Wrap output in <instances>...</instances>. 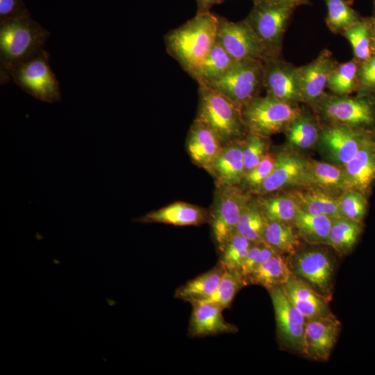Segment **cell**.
<instances>
[{"label": "cell", "mask_w": 375, "mask_h": 375, "mask_svg": "<svg viewBox=\"0 0 375 375\" xmlns=\"http://www.w3.org/2000/svg\"><path fill=\"white\" fill-rule=\"evenodd\" d=\"M236 61L216 41L192 78L199 85H207L222 76Z\"/></svg>", "instance_id": "cell-29"}, {"label": "cell", "mask_w": 375, "mask_h": 375, "mask_svg": "<svg viewBox=\"0 0 375 375\" xmlns=\"http://www.w3.org/2000/svg\"><path fill=\"white\" fill-rule=\"evenodd\" d=\"M343 35L349 40L356 59L365 61L371 56L370 23L360 21L347 29Z\"/></svg>", "instance_id": "cell-40"}, {"label": "cell", "mask_w": 375, "mask_h": 375, "mask_svg": "<svg viewBox=\"0 0 375 375\" xmlns=\"http://www.w3.org/2000/svg\"><path fill=\"white\" fill-rule=\"evenodd\" d=\"M253 243L235 232L219 251V261L228 269L239 270Z\"/></svg>", "instance_id": "cell-38"}, {"label": "cell", "mask_w": 375, "mask_h": 375, "mask_svg": "<svg viewBox=\"0 0 375 375\" xmlns=\"http://www.w3.org/2000/svg\"><path fill=\"white\" fill-rule=\"evenodd\" d=\"M336 65L331 52L324 49L311 62L297 67L303 102L314 104L324 95L329 76Z\"/></svg>", "instance_id": "cell-17"}, {"label": "cell", "mask_w": 375, "mask_h": 375, "mask_svg": "<svg viewBox=\"0 0 375 375\" xmlns=\"http://www.w3.org/2000/svg\"><path fill=\"white\" fill-rule=\"evenodd\" d=\"M199 101L195 119L213 131L225 144L242 139L248 133L242 109L219 92L199 85Z\"/></svg>", "instance_id": "cell-3"}, {"label": "cell", "mask_w": 375, "mask_h": 375, "mask_svg": "<svg viewBox=\"0 0 375 375\" xmlns=\"http://www.w3.org/2000/svg\"><path fill=\"white\" fill-rule=\"evenodd\" d=\"M310 186L335 194L348 190L343 166L331 162L309 160Z\"/></svg>", "instance_id": "cell-30"}, {"label": "cell", "mask_w": 375, "mask_h": 375, "mask_svg": "<svg viewBox=\"0 0 375 375\" xmlns=\"http://www.w3.org/2000/svg\"><path fill=\"white\" fill-rule=\"evenodd\" d=\"M44 49L17 66L11 78L25 92L44 102L60 101L59 83L49 63Z\"/></svg>", "instance_id": "cell-9"}, {"label": "cell", "mask_w": 375, "mask_h": 375, "mask_svg": "<svg viewBox=\"0 0 375 375\" xmlns=\"http://www.w3.org/2000/svg\"><path fill=\"white\" fill-rule=\"evenodd\" d=\"M340 330V323L333 313L308 320L302 353L315 360H328L336 344Z\"/></svg>", "instance_id": "cell-16"}, {"label": "cell", "mask_w": 375, "mask_h": 375, "mask_svg": "<svg viewBox=\"0 0 375 375\" xmlns=\"http://www.w3.org/2000/svg\"><path fill=\"white\" fill-rule=\"evenodd\" d=\"M371 28V45L372 49L375 50V12L372 22H370Z\"/></svg>", "instance_id": "cell-48"}, {"label": "cell", "mask_w": 375, "mask_h": 375, "mask_svg": "<svg viewBox=\"0 0 375 375\" xmlns=\"http://www.w3.org/2000/svg\"><path fill=\"white\" fill-rule=\"evenodd\" d=\"M267 220L256 199L251 197L240 215L236 232L253 244L263 242Z\"/></svg>", "instance_id": "cell-34"}, {"label": "cell", "mask_w": 375, "mask_h": 375, "mask_svg": "<svg viewBox=\"0 0 375 375\" xmlns=\"http://www.w3.org/2000/svg\"><path fill=\"white\" fill-rule=\"evenodd\" d=\"M226 0H196L197 10V13L210 11L212 6L219 4Z\"/></svg>", "instance_id": "cell-46"}, {"label": "cell", "mask_w": 375, "mask_h": 375, "mask_svg": "<svg viewBox=\"0 0 375 375\" xmlns=\"http://www.w3.org/2000/svg\"><path fill=\"white\" fill-rule=\"evenodd\" d=\"M292 268L294 275L329 299L331 295L334 265L326 251L314 249L295 253Z\"/></svg>", "instance_id": "cell-14"}, {"label": "cell", "mask_w": 375, "mask_h": 375, "mask_svg": "<svg viewBox=\"0 0 375 375\" xmlns=\"http://www.w3.org/2000/svg\"><path fill=\"white\" fill-rule=\"evenodd\" d=\"M251 198L250 193L238 185L217 188L208 222L219 251L236 232L240 215Z\"/></svg>", "instance_id": "cell-8"}, {"label": "cell", "mask_w": 375, "mask_h": 375, "mask_svg": "<svg viewBox=\"0 0 375 375\" xmlns=\"http://www.w3.org/2000/svg\"><path fill=\"white\" fill-rule=\"evenodd\" d=\"M358 80L360 85L365 89L375 88V54L363 61L358 69Z\"/></svg>", "instance_id": "cell-44"}, {"label": "cell", "mask_w": 375, "mask_h": 375, "mask_svg": "<svg viewBox=\"0 0 375 375\" xmlns=\"http://www.w3.org/2000/svg\"><path fill=\"white\" fill-rule=\"evenodd\" d=\"M284 131L291 147L307 149L318 142L321 129L312 116L302 111Z\"/></svg>", "instance_id": "cell-31"}, {"label": "cell", "mask_w": 375, "mask_h": 375, "mask_svg": "<svg viewBox=\"0 0 375 375\" xmlns=\"http://www.w3.org/2000/svg\"><path fill=\"white\" fill-rule=\"evenodd\" d=\"M288 260L276 253L257 267L247 278L248 284H256L267 290L284 285L293 275Z\"/></svg>", "instance_id": "cell-25"}, {"label": "cell", "mask_w": 375, "mask_h": 375, "mask_svg": "<svg viewBox=\"0 0 375 375\" xmlns=\"http://www.w3.org/2000/svg\"><path fill=\"white\" fill-rule=\"evenodd\" d=\"M28 11L22 0H0V21Z\"/></svg>", "instance_id": "cell-45"}, {"label": "cell", "mask_w": 375, "mask_h": 375, "mask_svg": "<svg viewBox=\"0 0 375 375\" xmlns=\"http://www.w3.org/2000/svg\"><path fill=\"white\" fill-rule=\"evenodd\" d=\"M314 105L331 124L374 133L375 100L370 97L324 94Z\"/></svg>", "instance_id": "cell-5"}, {"label": "cell", "mask_w": 375, "mask_h": 375, "mask_svg": "<svg viewBox=\"0 0 375 375\" xmlns=\"http://www.w3.org/2000/svg\"><path fill=\"white\" fill-rule=\"evenodd\" d=\"M374 133L339 124H331L321 130L320 149L331 163L344 166Z\"/></svg>", "instance_id": "cell-13"}, {"label": "cell", "mask_w": 375, "mask_h": 375, "mask_svg": "<svg viewBox=\"0 0 375 375\" xmlns=\"http://www.w3.org/2000/svg\"><path fill=\"white\" fill-rule=\"evenodd\" d=\"M335 218L326 215H311L300 208L292 224L298 235L308 242L314 244H326Z\"/></svg>", "instance_id": "cell-28"}, {"label": "cell", "mask_w": 375, "mask_h": 375, "mask_svg": "<svg viewBox=\"0 0 375 375\" xmlns=\"http://www.w3.org/2000/svg\"><path fill=\"white\" fill-rule=\"evenodd\" d=\"M142 224H165L174 226H199L209 221L208 212L190 203L176 201L133 219Z\"/></svg>", "instance_id": "cell-21"}, {"label": "cell", "mask_w": 375, "mask_h": 375, "mask_svg": "<svg viewBox=\"0 0 375 375\" xmlns=\"http://www.w3.org/2000/svg\"><path fill=\"white\" fill-rule=\"evenodd\" d=\"M49 35L28 11L0 21V82H9L13 69L37 55Z\"/></svg>", "instance_id": "cell-2"}, {"label": "cell", "mask_w": 375, "mask_h": 375, "mask_svg": "<svg viewBox=\"0 0 375 375\" xmlns=\"http://www.w3.org/2000/svg\"><path fill=\"white\" fill-rule=\"evenodd\" d=\"M290 192L297 200L300 208L309 214L340 217L338 197L332 192L315 188Z\"/></svg>", "instance_id": "cell-26"}, {"label": "cell", "mask_w": 375, "mask_h": 375, "mask_svg": "<svg viewBox=\"0 0 375 375\" xmlns=\"http://www.w3.org/2000/svg\"><path fill=\"white\" fill-rule=\"evenodd\" d=\"M276 156L274 168L262 183L251 193L258 196L283 189L310 186L309 160L290 151H282Z\"/></svg>", "instance_id": "cell-12"}, {"label": "cell", "mask_w": 375, "mask_h": 375, "mask_svg": "<svg viewBox=\"0 0 375 375\" xmlns=\"http://www.w3.org/2000/svg\"><path fill=\"white\" fill-rule=\"evenodd\" d=\"M343 169L347 189L367 197L375 182V135L364 142Z\"/></svg>", "instance_id": "cell-19"}, {"label": "cell", "mask_w": 375, "mask_h": 375, "mask_svg": "<svg viewBox=\"0 0 375 375\" xmlns=\"http://www.w3.org/2000/svg\"><path fill=\"white\" fill-rule=\"evenodd\" d=\"M296 6L255 1L244 19L265 46L269 57H278L281 49L283 35Z\"/></svg>", "instance_id": "cell-7"}, {"label": "cell", "mask_w": 375, "mask_h": 375, "mask_svg": "<svg viewBox=\"0 0 375 375\" xmlns=\"http://www.w3.org/2000/svg\"><path fill=\"white\" fill-rule=\"evenodd\" d=\"M224 144L209 127L194 119L186 140L187 151L192 161L208 172Z\"/></svg>", "instance_id": "cell-20"}, {"label": "cell", "mask_w": 375, "mask_h": 375, "mask_svg": "<svg viewBox=\"0 0 375 375\" xmlns=\"http://www.w3.org/2000/svg\"><path fill=\"white\" fill-rule=\"evenodd\" d=\"M217 42L237 61H265L270 58L265 46L245 19L234 22L218 16Z\"/></svg>", "instance_id": "cell-10"}, {"label": "cell", "mask_w": 375, "mask_h": 375, "mask_svg": "<svg viewBox=\"0 0 375 375\" xmlns=\"http://www.w3.org/2000/svg\"><path fill=\"white\" fill-rule=\"evenodd\" d=\"M192 312L188 335L190 338H203L224 333H235L238 329L225 321L221 306L205 301H192Z\"/></svg>", "instance_id": "cell-18"}, {"label": "cell", "mask_w": 375, "mask_h": 375, "mask_svg": "<svg viewBox=\"0 0 375 375\" xmlns=\"http://www.w3.org/2000/svg\"><path fill=\"white\" fill-rule=\"evenodd\" d=\"M283 288L307 321L332 313L328 304L329 299L296 275L293 274Z\"/></svg>", "instance_id": "cell-23"}, {"label": "cell", "mask_w": 375, "mask_h": 375, "mask_svg": "<svg viewBox=\"0 0 375 375\" xmlns=\"http://www.w3.org/2000/svg\"><path fill=\"white\" fill-rule=\"evenodd\" d=\"M301 112L297 103L258 95L242 108V115L248 133L268 138L284 131Z\"/></svg>", "instance_id": "cell-4"}, {"label": "cell", "mask_w": 375, "mask_h": 375, "mask_svg": "<svg viewBox=\"0 0 375 375\" xmlns=\"http://www.w3.org/2000/svg\"><path fill=\"white\" fill-rule=\"evenodd\" d=\"M275 163L276 156L268 151L257 166L245 174L241 184L251 192L269 176Z\"/></svg>", "instance_id": "cell-42"}, {"label": "cell", "mask_w": 375, "mask_h": 375, "mask_svg": "<svg viewBox=\"0 0 375 375\" xmlns=\"http://www.w3.org/2000/svg\"><path fill=\"white\" fill-rule=\"evenodd\" d=\"M273 304L278 336L288 349L303 352L306 319L287 294L283 285L268 290Z\"/></svg>", "instance_id": "cell-11"}, {"label": "cell", "mask_w": 375, "mask_h": 375, "mask_svg": "<svg viewBox=\"0 0 375 375\" xmlns=\"http://www.w3.org/2000/svg\"><path fill=\"white\" fill-rule=\"evenodd\" d=\"M264 62L247 59L236 62L208 86L233 101L240 108L259 95L263 88Z\"/></svg>", "instance_id": "cell-6"}, {"label": "cell", "mask_w": 375, "mask_h": 375, "mask_svg": "<svg viewBox=\"0 0 375 375\" xmlns=\"http://www.w3.org/2000/svg\"><path fill=\"white\" fill-rule=\"evenodd\" d=\"M276 253L271 247L264 242L253 244L238 271L247 280V277L257 267Z\"/></svg>", "instance_id": "cell-43"}, {"label": "cell", "mask_w": 375, "mask_h": 375, "mask_svg": "<svg viewBox=\"0 0 375 375\" xmlns=\"http://www.w3.org/2000/svg\"><path fill=\"white\" fill-rule=\"evenodd\" d=\"M267 220L292 224L300 206L289 191L284 193H269L256 199Z\"/></svg>", "instance_id": "cell-27"}, {"label": "cell", "mask_w": 375, "mask_h": 375, "mask_svg": "<svg viewBox=\"0 0 375 375\" xmlns=\"http://www.w3.org/2000/svg\"><path fill=\"white\" fill-rule=\"evenodd\" d=\"M267 139L250 133L243 138L245 174L257 166L268 152Z\"/></svg>", "instance_id": "cell-41"}, {"label": "cell", "mask_w": 375, "mask_h": 375, "mask_svg": "<svg viewBox=\"0 0 375 375\" xmlns=\"http://www.w3.org/2000/svg\"><path fill=\"white\" fill-rule=\"evenodd\" d=\"M226 270L225 266L218 261L210 270L177 288L175 297L189 303L208 299L217 289Z\"/></svg>", "instance_id": "cell-24"}, {"label": "cell", "mask_w": 375, "mask_h": 375, "mask_svg": "<svg viewBox=\"0 0 375 375\" xmlns=\"http://www.w3.org/2000/svg\"><path fill=\"white\" fill-rule=\"evenodd\" d=\"M362 228V223L342 217H335L326 244L340 253H347L357 243Z\"/></svg>", "instance_id": "cell-33"}, {"label": "cell", "mask_w": 375, "mask_h": 375, "mask_svg": "<svg viewBox=\"0 0 375 375\" xmlns=\"http://www.w3.org/2000/svg\"><path fill=\"white\" fill-rule=\"evenodd\" d=\"M263 62V88L267 95L291 103L303 102L297 67L278 56L268 58Z\"/></svg>", "instance_id": "cell-15"}, {"label": "cell", "mask_w": 375, "mask_h": 375, "mask_svg": "<svg viewBox=\"0 0 375 375\" xmlns=\"http://www.w3.org/2000/svg\"><path fill=\"white\" fill-rule=\"evenodd\" d=\"M208 173L217 188L241 184L245 175L243 138L225 144Z\"/></svg>", "instance_id": "cell-22"}, {"label": "cell", "mask_w": 375, "mask_h": 375, "mask_svg": "<svg viewBox=\"0 0 375 375\" xmlns=\"http://www.w3.org/2000/svg\"><path fill=\"white\" fill-rule=\"evenodd\" d=\"M340 217L362 223L367 207V196L354 190H347L338 196Z\"/></svg>", "instance_id": "cell-39"}, {"label": "cell", "mask_w": 375, "mask_h": 375, "mask_svg": "<svg viewBox=\"0 0 375 375\" xmlns=\"http://www.w3.org/2000/svg\"><path fill=\"white\" fill-rule=\"evenodd\" d=\"M218 16L210 11L197 13L164 37L167 53L191 77L216 43Z\"/></svg>", "instance_id": "cell-1"}, {"label": "cell", "mask_w": 375, "mask_h": 375, "mask_svg": "<svg viewBox=\"0 0 375 375\" xmlns=\"http://www.w3.org/2000/svg\"><path fill=\"white\" fill-rule=\"evenodd\" d=\"M324 1L327 8L326 25L332 32L344 33L361 21L347 0Z\"/></svg>", "instance_id": "cell-35"}, {"label": "cell", "mask_w": 375, "mask_h": 375, "mask_svg": "<svg viewBox=\"0 0 375 375\" xmlns=\"http://www.w3.org/2000/svg\"><path fill=\"white\" fill-rule=\"evenodd\" d=\"M267 1L289 3V4L294 5L297 7L310 3L309 0H253V1Z\"/></svg>", "instance_id": "cell-47"}, {"label": "cell", "mask_w": 375, "mask_h": 375, "mask_svg": "<svg viewBox=\"0 0 375 375\" xmlns=\"http://www.w3.org/2000/svg\"><path fill=\"white\" fill-rule=\"evenodd\" d=\"M247 285V280L238 270L226 269L215 292L202 301L215 303L224 310L229 308L238 292Z\"/></svg>", "instance_id": "cell-36"}, {"label": "cell", "mask_w": 375, "mask_h": 375, "mask_svg": "<svg viewBox=\"0 0 375 375\" xmlns=\"http://www.w3.org/2000/svg\"><path fill=\"white\" fill-rule=\"evenodd\" d=\"M358 69L355 60L337 65L329 76L327 87L335 94L347 95L351 93L358 83Z\"/></svg>", "instance_id": "cell-37"}, {"label": "cell", "mask_w": 375, "mask_h": 375, "mask_svg": "<svg viewBox=\"0 0 375 375\" xmlns=\"http://www.w3.org/2000/svg\"><path fill=\"white\" fill-rule=\"evenodd\" d=\"M263 242L277 253H295L300 246L299 235L291 224L267 220Z\"/></svg>", "instance_id": "cell-32"}]
</instances>
